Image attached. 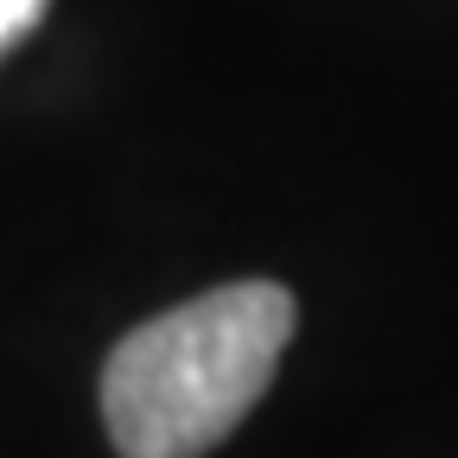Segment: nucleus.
Segmentation results:
<instances>
[{
    "instance_id": "2",
    "label": "nucleus",
    "mask_w": 458,
    "mask_h": 458,
    "mask_svg": "<svg viewBox=\"0 0 458 458\" xmlns=\"http://www.w3.org/2000/svg\"><path fill=\"white\" fill-rule=\"evenodd\" d=\"M51 0H0V57H7V45H20L38 20H45Z\"/></svg>"
},
{
    "instance_id": "1",
    "label": "nucleus",
    "mask_w": 458,
    "mask_h": 458,
    "mask_svg": "<svg viewBox=\"0 0 458 458\" xmlns=\"http://www.w3.org/2000/svg\"><path fill=\"white\" fill-rule=\"evenodd\" d=\"M300 306L274 280H229L134 325L102 369V420L122 458H204L267 394Z\"/></svg>"
}]
</instances>
